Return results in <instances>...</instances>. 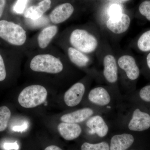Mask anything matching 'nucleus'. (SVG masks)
Listing matches in <instances>:
<instances>
[{
    "label": "nucleus",
    "instance_id": "f03ea898",
    "mask_svg": "<svg viewBox=\"0 0 150 150\" xmlns=\"http://www.w3.org/2000/svg\"><path fill=\"white\" fill-rule=\"evenodd\" d=\"M48 92L43 86L33 85L23 89L19 95L18 101L22 107L30 108L37 107L45 102Z\"/></svg>",
    "mask_w": 150,
    "mask_h": 150
},
{
    "label": "nucleus",
    "instance_id": "9b49d317",
    "mask_svg": "<svg viewBox=\"0 0 150 150\" xmlns=\"http://www.w3.org/2000/svg\"><path fill=\"white\" fill-rule=\"evenodd\" d=\"M57 129L62 138L67 141L77 139L82 132L81 128L77 123L62 122L58 125Z\"/></svg>",
    "mask_w": 150,
    "mask_h": 150
},
{
    "label": "nucleus",
    "instance_id": "ddd939ff",
    "mask_svg": "<svg viewBox=\"0 0 150 150\" xmlns=\"http://www.w3.org/2000/svg\"><path fill=\"white\" fill-rule=\"evenodd\" d=\"M86 126L90 129L89 133L96 134L98 137H103L108 134V127L101 116L95 115L87 121Z\"/></svg>",
    "mask_w": 150,
    "mask_h": 150
},
{
    "label": "nucleus",
    "instance_id": "aec40b11",
    "mask_svg": "<svg viewBox=\"0 0 150 150\" xmlns=\"http://www.w3.org/2000/svg\"><path fill=\"white\" fill-rule=\"evenodd\" d=\"M11 116V112L6 106L0 107V132L5 131L7 128Z\"/></svg>",
    "mask_w": 150,
    "mask_h": 150
},
{
    "label": "nucleus",
    "instance_id": "7c9ffc66",
    "mask_svg": "<svg viewBox=\"0 0 150 150\" xmlns=\"http://www.w3.org/2000/svg\"><path fill=\"white\" fill-rule=\"evenodd\" d=\"M121 3L126 2L129 1L130 0H119Z\"/></svg>",
    "mask_w": 150,
    "mask_h": 150
},
{
    "label": "nucleus",
    "instance_id": "6ab92c4d",
    "mask_svg": "<svg viewBox=\"0 0 150 150\" xmlns=\"http://www.w3.org/2000/svg\"><path fill=\"white\" fill-rule=\"evenodd\" d=\"M137 48L143 52H150V30L145 31L137 40Z\"/></svg>",
    "mask_w": 150,
    "mask_h": 150
},
{
    "label": "nucleus",
    "instance_id": "20e7f679",
    "mask_svg": "<svg viewBox=\"0 0 150 150\" xmlns=\"http://www.w3.org/2000/svg\"><path fill=\"white\" fill-rule=\"evenodd\" d=\"M30 67L34 71L52 74L61 72L64 69L60 59L48 54L35 56L30 62Z\"/></svg>",
    "mask_w": 150,
    "mask_h": 150
},
{
    "label": "nucleus",
    "instance_id": "9d476101",
    "mask_svg": "<svg viewBox=\"0 0 150 150\" xmlns=\"http://www.w3.org/2000/svg\"><path fill=\"white\" fill-rule=\"evenodd\" d=\"M74 11V6L70 3L62 4L56 7L50 14V20L54 24L64 22L71 16Z\"/></svg>",
    "mask_w": 150,
    "mask_h": 150
},
{
    "label": "nucleus",
    "instance_id": "412c9836",
    "mask_svg": "<svg viewBox=\"0 0 150 150\" xmlns=\"http://www.w3.org/2000/svg\"><path fill=\"white\" fill-rule=\"evenodd\" d=\"M81 150H110V147L107 143L105 142L96 144L86 142L82 145Z\"/></svg>",
    "mask_w": 150,
    "mask_h": 150
},
{
    "label": "nucleus",
    "instance_id": "0eeeda50",
    "mask_svg": "<svg viewBox=\"0 0 150 150\" xmlns=\"http://www.w3.org/2000/svg\"><path fill=\"white\" fill-rule=\"evenodd\" d=\"M118 68L125 73L126 77L131 81L137 80L140 75V69L134 56L127 52L116 55Z\"/></svg>",
    "mask_w": 150,
    "mask_h": 150
},
{
    "label": "nucleus",
    "instance_id": "2eb2a0df",
    "mask_svg": "<svg viewBox=\"0 0 150 150\" xmlns=\"http://www.w3.org/2000/svg\"><path fill=\"white\" fill-rule=\"evenodd\" d=\"M134 137L132 135L123 134L113 136L110 141V150H126L133 144Z\"/></svg>",
    "mask_w": 150,
    "mask_h": 150
},
{
    "label": "nucleus",
    "instance_id": "6e6552de",
    "mask_svg": "<svg viewBox=\"0 0 150 150\" xmlns=\"http://www.w3.org/2000/svg\"><path fill=\"white\" fill-rule=\"evenodd\" d=\"M128 127L132 131H142L147 130L150 127V115L137 108L133 112Z\"/></svg>",
    "mask_w": 150,
    "mask_h": 150
},
{
    "label": "nucleus",
    "instance_id": "f8f14e48",
    "mask_svg": "<svg viewBox=\"0 0 150 150\" xmlns=\"http://www.w3.org/2000/svg\"><path fill=\"white\" fill-rule=\"evenodd\" d=\"M93 113L94 111L91 108H85L63 115L61 117V120L65 123H81L90 117Z\"/></svg>",
    "mask_w": 150,
    "mask_h": 150
},
{
    "label": "nucleus",
    "instance_id": "2f4dec72",
    "mask_svg": "<svg viewBox=\"0 0 150 150\" xmlns=\"http://www.w3.org/2000/svg\"><path fill=\"white\" fill-rule=\"evenodd\" d=\"M108 1H113V0H108Z\"/></svg>",
    "mask_w": 150,
    "mask_h": 150
},
{
    "label": "nucleus",
    "instance_id": "7ed1b4c3",
    "mask_svg": "<svg viewBox=\"0 0 150 150\" xmlns=\"http://www.w3.org/2000/svg\"><path fill=\"white\" fill-rule=\"evenodd\" d=\"M97 54L102 58L103 73L105 79L109 83H115L118 79V66L116 55L105 42Z\"/></svg>",
    "mask_w": 150,
    "mask_h": 150
},
{
    "label": "nucleus",
    "instance_id": "f3484780",
    "mask_svg": "<svg viewBox=\"0 0 150 150\" xmlns=\"http://www.w3.org/2000/svg\"><path fill=\"white\" fill-rule=\"evenodd\" d=\"M51 4V0H43L37 6H31L28 8L25 11L24 16L31 20L40 18L50 8Z\"/></svg>",
    "mask_w": 150,
    "mask_h": 150
},
{
    "label": "nucleus",
    "instance_id": "39448f33",
    "mask_svg": "<svg viewBox=\"0 0 150 150\" xmlns=\"http://www.w3.org/2000/svg\"><path fill=\"white\" fill-rule=\"evenodd\" d=\"M131 22L130 15L124 11L108 17L100 22L99 24L111 35L121 36L128 31Z\"/></svg>",
    "mask_w": 150,
    "mask_h": 150
},
{
    "label": "nucleus",
    "instance_id": "f257e3e1",
    "mask_svg": "<svg viewBox=\"0 0 150 150\" xmlns=\"http://www.w3.org/2000/svg\"><path fill=\"white\" fill-rule=\"evenodd\" d=\"M69 41L71 46L90 55L97 54L104 43L100 29L96 25L91 29L76 28L70 33Z\"/></svg>",
    "mask_w": 150,
    "mask_h": 150
},
{
    "label": "nucleus",
    "instance_id": "a878e982",
    "mask_svg": "<svg viewBox=\"0 0 150 150\" xmlns=\"http://www.w3.org/2000/svg\"><path fill=\"white\" fill-rule=\"evenodd\" d=\"M6 76L5 66L2 56L0 54V81L4 80Z\"/></svg>",
    "mask_w": 150,
    "mask_h": 150
},
{
    "label": "nucleus",
    "instance_id": "1a4fd4ad",
    "mask_svg": "<svg viewBox=\"0 0 150 150\" xmlns=\"http://www.w3.org/2000/svg\"><path fill=\"white\" fill-rule=\"evenodd\" d=\"M85 92V86L83 83L78 82L73 85L65 93L64 100L69 107H74L79 104Z\"/></svg>",
    "mask_w": 150,
    "mask_h": 150
},
{
    "label": "nucleus",
    "instance_id": "c756f323",
    "mask_svg": "<svg viewBox=\"0 0 150 150\" xmlns=\"http://www.w3.org/2000/svg\"><path fill=\"white\" fill-rule=\"evenodd\" d=\"M146 62L147 65L148 67L150 69V52L147 55L146 58Z\"/></svg>",
    "mask_w": 150,
    "mask_h": 150
},
{
    "label": "nucleus",
    "instance_id": "473e14b6",
    "mask_svg": "<svg viewBox=\"0 0 150 150\" xmlns=\"http://www.w3.org/2000/svg\"><path fill=\"white\" fill-rule=\"evenodd\" d=\"M41 1H43V0H41Z\"/></svg>",
    "mask_w": 150,
    "mask_h": 150
},
{
    "label": "nucleus",
    "instance_id": "423d86ee",
    "mask_svg": "<svg viewBox=\"0 0 150 150\" xmlns=\"http://www.w3.org/2000/svg\"><path fill=\"white\" fill-rule=\"evenodd\" d=\"M0 38L12 45L22 46L26 41V32L18 24L12 22L1 20Z\"/></svg>",
    "mask_w": 150,
    "mask_h": 150
},
{
    "label": "nucleus",
    "instance_id": "dca6fc26",
    "mask_svg": "<svg viewBox=\"0 0 150 150\" xmlns=\"http://www.w3.org/2000/svg\"><path fill=\"white\" fill-rule=\"evenodd\" d=\"M88 98L91 102L100 106L107 105L111 100L108 92L102 87H98L91 90L89 93Z\"/></svg>",
    "mask_w": 150,
    "mask_h": 150
},
{
    "label": "nucleus",
    "instance_id": "c85d7f7f",
    "mask_svg": "<svg viewBox=\"0 0 150 150\" xmlns=\"http://www.w3.org/2000/svg\"><path fill=\"white\" fill-rule=\"evenodd\" d=\"M44 150H63L61 148L55 145H51L48 146Z\"/></svg>",
    "mask_w": 150,
    "mask_h": 150
},
{
    "label": "nucleus",
    "instance_id": "5701e85b",
    "mask_svg": "<svg viewBox=\"0 0 150 150\" xmlns=\"http://www.w3.org/2000/svg\"><path fill=\"white\" fill-rule=\"evenodd\" d=\"M27 21L28 24L33 27L37 28L42 27L43 25L47 24L48 19L45 17L42 16L40 18L36 20H31L27 19Z\"/></svg>",
    "mask_w": 150,
    "mask_h": 150
},
{
    "label": "nucleus",
    "instance_id": "393cba45",
    "mask_svg": "<svg viewBox=\"0 0 150 150\" xmlns=\"http://www.w3.org/2000/svg\"><path fill=\"white\" fill-rule=\"evenodd\" d=\"M139 96L142 100L150 102V85L145 86L140 90Z\"/></svg>",
    "mask_w": 150,
    "mask_h": 150
},
{
    "label": "nucleus",
    "instance_id": "4468645a",
    "mask_svg": "<svg viewBox=\"0 0 150 150\" xmlns=\"http://www.w3.org/2000/svg\"><path fill=\"white\" fill-rule=\"evenodd\" d=\"M67 54L70 61L77 67L84 68L91 63V55L84 54L71 46L67 49Z\"/></svg>",
    "mask_w": 150,
    "mask_h": 150
},
{
    "label": "nucleus",
    "instance_id": "b1692460",
    "mask_svg": "<svg viewBox=\"0 0 150 150\" xmlns=\"http://www.w3.org/2000/svg\"><path fill=\"white\" fill-rule=\"evenodd\" d=\"M28 0H17L14 5L13 10L17 14H22L24 12Z\"/></svg>",
    "mask_w": 150,
    "mask_h": 150
},
{
    "label": "nucleus",
    "instance_id": "a211bd4d",
    "mask_svg": "<svg viewBox=\"0 0 150 150\" xmlns=\"http://www.w3.org/2000/svg\"><path fill=\"white\" fill-rule=\"evenodd\" d=\"M58 30V27L55 25L48 26L41 30L38 37L39 47L42 49L46 48L57 34Z\"/></svg>",
    "mask_w": 150,
    "mask_h": 150
},
{
    "label": "nucleus",
    "instance_id": "bb28decb",
    "mask_svg": "<svg viewBox=\"0 0 150 150\" xmlns=\"http://www.w3.org/2000/svg\"><path fill=\"white\" fill-rule=\"evenodd\" d=\"M18 145L16 143H6L4 145V148L6 150L18 149Z\"/></svg>",
    "mask_w": 150,
    "mask_h": 150
},
{
    "label": "nucleus",
    "instance_id": "cd10ccee",
    "mask_svg": "<svg viewBox=\"0 0 150 150\" xmlns=\"http://www.w3.org/2000/svg\"><path fill=\"white\" fill-rule=\"evenodd\" d=\"M6 4V0H0V18L2 16Z\"/></svg>",
    "mask_w": 150,
    "mask_h": 150
},
{
    "label": "nucleus",
    "instance_id": "4be33fe9",
    "mask_svg": "<svg viewBox=\"0 0 150 150\" xmlns=\"http://www.w3.org/2000/svg\"><path fill=\"white\" fill-rule=\"evenodd\" d=\"M138 11L140 14L150 21V0H144L140 4Z\"/></svg>",
    "mask_w": 150,
    "mask_h": 150
}]
</instances>
